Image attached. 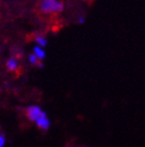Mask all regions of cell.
I'll list each match as a JSON object with an SVG mask.
<instances>
[{"label": "cell", "mask_w": 145, "mask_h": 147, "mask_svg": "<svg viewBox=\"0 0 145 147\" xmlns=\"http://www.w3.org/2000/svg\"><path fill=\"white\" fill-rule=\"evenodd\" d=\"M64 9V4L60 0H43L39 11L44 14H58Z\"/></svg>", "instance_id": "obj_1"}, {"label": "cell", "mask_w": 145, "mask_h": 147, "mask_svg": "<svg viewBox=\"0 0 145 147\" xmlns=\"http://www.w3.org/2000/svg\"><path fill=\"white\" fill-rule=\"evenodd\" d=\"M42 109L37 107V105H30L26 109V116L27 118L32 122H35L37 120L41 114H42Z\"/></svg>", "instance_id": "obj_2"}, {"label": "cell", "mask_w": 145, "mask_h": 147, "mask_svg": "<svg viewBox=\"0 0 145 147\" xmlns=\"http://www.w3.org/2000/svg\"><path fill=\"white\" fill-rule=\"evenodd\" d=\"M35 123H36V125H37V127H39V129L44 130V131L48 130L49 127H50V120L48 119L47 114H46L45 112H42L41 116L37 118Z\"/></svg>", "instance_id": "obj_3"}, {"label": "cell", "mask_w": 145, "mask_h": 147, "mask_svg": "<svg viewBox=\"0 0 145 147\" xmlns=\"http://www.w3.org/2000/svg\"><path fill=\"white\" fill-rule=\"evenodd\" d=\"M6 68L9 71H16L18 69V62L16 59H9L6 62Z\"/></svg>", "instance_id": "obj_4"}, {"label": "cell", "mask_w": 145, "mask_h": 147, "mask_svg": "<svg viewBox=\"0 0 145 147\" xmlns=\"http://www.w3.org/2000/svg\"><path fill=\"white\" fill-rule=\"evenodd\" d=\"M29 62H30V64H32V65H34V66H37V67H41V68L43 67V64H42V62H41V59L36 57L34 53L29 54Z\"/></svg>", "instance_id": "obj_5"}, {"label": "cell", "mask_w": 145, "mask_h": 147, "mask_svg": "<svg viewBox=\"0 0 145 147\" xmlns=\"http://www.w3.org/2000/svg\"><path fill=\"white\" fill-rule=\"evenodd\" d=\"M33 53L35 54L36 57H39L41 61L45 59V57H46V53H45V51H44V49H42V47H39V46H36V47H34V48H33Z\"/></svg>", "instance_id": "obj_6"}, {"label": "cell", "mask_w": 145, "mask_h": 147, "mask_svg": "<svg viewBox=\"0 0 145 147\" xmlns=\"http://www.w3.org/2000/svg\"><path fill=\"white\" fill-rule=\"evenodd\" d=\"M35 41H36V43L39 44V47H45V46L47 45V40H46L44 37L37 36V37L35 38Z\"/></svg>", "instance_id": "obj_7"}, {"label": "cell", "mask_w": 145, "mask_h": 147, "mask_svg": "<svg viewBox=\"0 0 145 147\" xmlns=\"http://www.w3.org/2000/svg\"><path fill=\"white\" fill-rule=\"evenodd\" d=\"M4 144H5V138H4V136L0 135V147H3Z\"/></svg>", "instance_id": "obj_8"}, {"label": "cell", "mask_w": 145, "mask_h": 147, "mask_svg": "<svg viewBox=\"0 0 145 147\" xmlns=\"http://www.w3.org/2000/svg\"><path fill=\"white\" fill-rule=\"evenodd\" d=\"M84 21H85V18L84 17H82V18L79 19V23H80V24H81V23H84Z\"/></svg>", "instance_id": "obj_9"}, {"label": "cell", "mask_w": 145, "mask_h": 147, "mask_svg": "<svg viewBox=\"0 0 145 147\" xmlns=\"http://www.w3.org/2000/svg\"><path fill=\"white\" fill-rule=\"evenodd\" d=\"M79 147H87V146H79Z\"/></svg>", "instance_id": "obj_10"}, {"label": "cell", "mask_w": 145, "mask_h": 147, "mask_svg": "<svg viewBox=\"0 0 145 147\" xmlns=\"http://www.w3.org/2000/svg\"><path fill=\"white\" fill-rule=\"evenodd\" d=\"M41 1H43V0H41Z\"/></svg>", "instance_id": "obj_11"}]
</instances>
